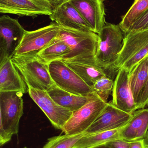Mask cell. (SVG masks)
Segmentation results:
<instances>
[{
  "label": "cell",
  "instance_id": "obj_1",
  "mask_svg": "<svg viewBox=\"0 0 148 148\" xmlns=\"http://www.w3.org/2000/svg\"><path fill=\"white\" fill-rule=\"evenodd\" d=\"M58 36L70 48L69 53L61 60L76 61L98 66L95 59L99 42L97 34L61 27Z\"/></svg>",
  "mask_w": 148,
  "mask_h": 148
},
{
  "label": "cell",
  "instance_id": "obj_2",
  "mask_svg": "<svg viewBox=\"0 0 148 148\" xmlns=\"http://www.w3.org/2000/svg\"><path fill=\"white\" fill-rule=\"evenodd\" d=\"M23 94L0 92V145L11 140L19 132V123L23 114Z\"/></svg>",
  "mask_w": 148,
  "mask_h": 148
},
{
  "label": "cell",
  "instance_id": "obj_3",
  "mask_svg": "<svg viewBox=\"0 0 148 148\" xmlns=\"http://www.w3.org/2000/svg\"><path fill=\"white\" fill-rule=\"evenodd\" d=\"M122 48L110 71L118 72L121 69L129 73L148 56V29L125 34Z\"/></svg>",
  "mask_w": 148,
  "mask_h": 148
},
{
  "label": "cell",
  "instance_id": "obj_4",
  "mask_svg": "<svg viewBox=\"0 0 148 148\" xmlns=\"http://www.w3.org/2000/svg\"><path fill=\"white\" fill-rule=\"evenodd\" d=\"M120 25L106 23L99 34L96 62L104 71L111 70L122 48L124 37Z\"/></svg>",
  "mask_w": 148,
  "mask_h": 148
},
{
  "label": "cell",
  "instance_id": "obj_5",
  "mask_svg": "<svg viewBox=\"0 0 148 148\" xmlns=\"http://www.w3.org/2000/svg\"><path fill=\"white\" fill-rule=\"evenodd\" d=\"M11 60L28 87L47 91L55 84L49 71L48 65L36 57L14 56Z\"/></svg>",
  "mask_w": 148,
  "mask_h": 148
},
{
  "label": "cell",
  "instance_id": "obj_6",
  "mask_svg": "<svg viewBox=\"0 0 148 148\" xmlns=\"http://www.w3.org/2000/svg\"><path fill=\"white\" fill-rule=\"evenodd\" d=\"M107 103L94 92L86 104L73 112L61 131L69 135L86 132L101 114Z\"/></svg>",
  "mask_w": 148,
  "mask_h": 148
},
{
  "label": "cell",
  "instance_id": "obj_7",
  "mask_svg": "<svg viewBox=\"0 0 148 148\" xmlns=\"http://www.w3.org/2000/svg\"><path fill=\"white\" fill-rule=\"evenodd\" d=\"M61 27L56 23L34 31L26 30L14 56L36 57L59 34Z\"/></svg>",
  "mask_w": 148,
  "mask_h": 148
},
{
  "label": "cell",
  "instance_id": "obj_8",
  "mask_svg": "<svg viewBox=\"0 0 148 148\" xmlns=\"http://www.w3.org/2000/svg\"><path fill=\"white\" fill-rule=\"evenodd\" d=\"M48 69L53 82L62 89L74 95L85 96L94 92L91 87L62 61L52 62L48 65Z\"/></svg>",
  "mask_w": 148,
  "mask_h": 148
},
{
  "label": "cell",
  "instance_id": "obj_9",
  "mask_svg": "<svg viewBox=\"0 0 148 148\" xmlns=\"http://www.w3.org/2000/svg\"><path fill=\"white\" fill-rule=\"evenodd\" d=\"M26 30L16 19L8 16L0 18V63L11 59Z\"/></svg>",
  "mask_w": 148,
  "mask_h": 148
},
{
  "label": "cell",
  "instance_id": "obj_10",
  "mask_svg": "<svg viewBox=\"0 0 148 148\" xmlns=\"http://www.w3.org/2000/svg\"><path fill=\"white\" fill-rule=\"evenodd\" d=\"M28 88L30 96L43 111L54 127L62 130L73 114V111L56 102L47 91L33 88L30 86Z\"/></svg>",
  "mask_w": 148,
  "mask_h": 148
},
{
  "label": "cell",
  "instance_id": "obj_11",
  "mask_svg": "<svg viewBox=\"0 0 148 148\" xmlns=\"http://www.w3.org/2000/svg\"><path fill=\"white\" fill-rule=\"evenodd\" d=\"M53 10L49 0H0L1 14L36 17L50 16Z\"/></svg>",
  "mask_w": 148,
  "mask_h": 148
},
{
  "label": "cell",
  "instance_id": "obj_12",
  "mask_svg": "<svg viewBox=\"0 0 148 148\" xmlns=\"http://www.w3.org/2000/svg\"><path fill=\"white\" fill-rule=\"evenodd\" d=\"M133 114L119 109L111 102H107L101 114L85 133L94 134L119 129L128 123Z\"/></svg>",
  "mask_w": 148,
  "mask_h": 148
},
{
  "label": "cell",
  "instance_id": "obj_13",
  "mask_svg": "<svg viewBox=\"0 0 148 148\" xmlns=\"http://www.w3.org/2000/svg\"><path fill=\"white\" fill-rule=\"evenodd\" d=\"M129 73L124 69L117 72L112 91V104L119 109L133 114L138 109L129 83Z\"/></svg>",
  "mask_w": 148,
  "mask_h": 148
},
{
  "label": "cell",
  "instance_id": "obj_14",
  "mask_svg": "<svg viewBox=\"0 0 148 148\" xmlns=\"http://www.w3.org/2000/svg\"><path fill=\"white\" fill-rule=\"evenodd\" d=\"M49 16L61 27L82 32L92 31L81 15L69 1L64 2L55 8Z\"/></svg>",
  "mask_w": 148,
  "mask_h": 148
},
{
  "label": "cell",
  "instance_id": "obj_15",
  "mask_svg": "<svg viewBox=\"0 0 148 148\" xmlns=\"http://www.w3.org/2000/svg\"><path fill=\"white\" fill-rule=\"evenodd\" d=\"M94 33L98 34L105 26V10L101 0H70Z\"/></svg>",
  "mask_w": 148,
  "mask_h": 148
},
{
  "label": "cell",
  "instance_id": "obj_16",
  "mask_svg": "<svg viewBox=\"0 0 148 148\" xmlns=\"http://www.w3.org/2000/svg\"><path fill=\"white\" fill-rule=\"evenodd\" d=\"M0 92H28V85L11 59L0 63Z\"/></svg>",
  "mask_w": 148,
  "mask_h": 148
},
{
  "label": "cell",
  "instance_id": "obj_17",
  "mask_svg": "<svg viewBox=\"0 0 148 148\" xmlns=\"http://www.w3.org/2000/svg\"><path fill=\"white\" fill-rule=\"evenodd\" d=\"M148 130V109H141L134 112L129 121L122 128L120 139L133 141L145 139Z\"/></svg>",
  "mask_w": 148,
  "mask_h": 148
},
{
  "label": "cell",
  "instance_id": "obj_18",
  "mask_svg": "<svg viewBox=\"0 0 148 148\" xmlns=\"http://www.w3.org/2000/svg\"><path fill=\"white\" fill-rule=\"evenodd\" d=\"M148 81V56L136 65L129 75V87L138 110L142 95Z\"/></svg>",
  "mask_w": 148,
  "mask_h": 148
},
{
  "label": "cell",
  "instance_id": "obj_19",
  "mask_svg": "<svg viewBox=\"0 0 148 148\" xmlns=\"http://www.w3.org/2000/svg\"><path fill=\"white\" fill-rule=\"evenodd\" d=\"M47 91L56 102L73 112L86 104L94 93L87 96L77 95L62 89L55 84Z\"/></svg>",
  "mask_w": 148,
  "mask_h": 148
},
{
  "label": "cell",
  "instance_id": "obj_20",
  "mask_svg": "<svg viewBox=\"0 0 148 148\" xmlns=\"http://www.w3.org/2000/svg\"><path fill=\"white\" fill-rule=\"evenodd\" d=\"M61 60L76 73L87 85L92 88L98 80L108 77L106 72L99 66L76 61Z\"/></svg>",
  "mask_w": 148,
  "mask_h": 148
},
{
  "label": "cell",
  "instance_id": "obj_21",
  "mask_svg": "<svg viewBox=\"0 0 148 148\" xmlns=\"http://www.w3.org/2000/svg\"><path fill=\"white\" fill-rule=\"evenodd\" d=\"M70 52L69 47L57 36L37 53L36 57L43 63L49 65L52 62L61 60Z\"/></svg>",
  "mask_w": 148,
  "mask_h": 148
},
{
  "label": "cell",
  "instance_id": "obj_22",
  "mask_svg": "<svg viewBox=\"0 0 148 148\" xmlns=\"http://www.w3.org/2000/svg\"><path fill=\"white\" fill-rule=\"evenodd\" d=\"M122 128L104 132L86 134L72 148L89 147L120 139V132Z\"/></svg>",
  "mask_w": 148,
  "mask_h": 148
},
{
  "label": "cell",
  "instance_id": "obj_23",
  "mask_svg": "<svg viewBox=\"0 0 148 148\" xmlns=\"http://www.w3.org/2000/svg\"><path fill=\"white\" fill-rule=\"evenodd\" d=\"M148 11V0H135L119 24L123 32L127 33L136 21Z\"/></svg>",
  "mask_w": 148,
  "mask_h": 148
},
{
  "label": "cell",
  "instance_id": "obj_24",
  "mask_svg": "<svg viewBox=\"0 0 148 148\" xmlns=\"http://www.w3.org/2000/svg\"><path fill=\"white\" fill-rule=\"evenodd\" d=\"M86 134L85 132L74 135L64 134L50 137L42 148H72Z\"/></svg>",
  "mask_w": 148,
  "mask_h": 148
},
{
  "label": "cell",
  "instance_id": "obj_25",
  "mask_svg": "<svg viewBox=\"0 0 148 148\" xmlns=\"http://www.w3.org/2000/svg\"><path fill=\"white\" fill-rule=\"evenodd\" d=\"M114 81L108 77L98 80L92 87L94 91L103 100L107 102L109 95L113 91Z\"/></svg>",
  "mask_w": 148,
  "mask_h": 148
},
{
  "label": "cell",
  "instance_id": "obj_26",
  "mask_svg": "<svg viewBox=\"0 0 148 148\" xmlns=\"http://www.w3.org/2000/svg\"><path fill=\"white\" fill-rule=\"evenodd\" d=\"M147 29H148V11L136 21L130 27L128 33Z\"/></svg>",
  "mask_w": 148,
  "mask_h": 148
},
{
  "label": "cell",
  "instance_id": "obj_27",
  "mask_svg": "<svg viewBox=\"0 0 148 148\" xmlns=\"http://www.w3.org/2000/svg\"><path fill=\"white\" fill-rule=\"evenodd\" d=\"M112 148H130V142L122 139H116L107 143Z\"/></svg>",
  "mask_w": 148,
  "mask_h": 148
},
{
  "label": "cell",
  "instance_id": "obj_28",
  "mask_svg": "<svg viewBox=\"0 0 148 148\" xmlns=\"http://www.w3.org/2000/svg\"><path fill=\"white\" fill-rule=\"evenodd\" d=\"M147 106H148V81L142 95L140 104V109L144 108L145 107Z\"/></svg>",
  "mask_w": 148,
  "mask_h": 148
},
{
  "label": "cell",
  "instance_id": "obj_29",
  "mask_svg": "<svg viewBox=\"0 0 148 148\" xmlns=\"http://www.w3.org/2000/svg\"><path fill=\"white\" fill-rule=\"evenodd\" d=\"M130 148H146L145 139L130 141Z\"/></svg>",
  "mask_w": 148,
  "mask_h": 148
},
{
  "label": "cell",
  "instance_id": "obj_30",
  "mask_svg": "<svg viewBox=\"0 0 148 148\" xmlns=\"http://www.w3.org/2000/svg\"><path fill=\"white\" fill-rule=\"evenodd\" d=\"M54 9L61 4L63 0H49Z\"/></svg>",
  "mask_w": 148,
  "mask_h": 148
},
{
  "label": "cell",
  "instance_id": "obj_31",
  "mask_svg": "<svg viewBox=\"0 0 148 148\" xmlns=\"http://www.w3.org/2000/svg\"><path fill=\"white\" fill-rule=\"evenodd\" d=\"M145 140L148 143V131L147 133V135H146V138H145Z\"/></svg>",
  "mask_w": 148,
  "mask_h": 148
},
{
  "label": "cell",
  "instance_id": "obj_32",
  "mask_svg": "<svg viewBox=\"0 0 148 148\" xmlns=\"http://www.w3.org/2000/svg\"><path fill=\"white\" fill-rule=\"evenodd\" d=\"M70 1V0H63L61 2V3H63L64 2L67 1ZM101 1H102L103 2L104 1H105V0H101Z\"/></svg>",
  "mask_w": 148,
  "mask_h": 148
},
{
  "label": "cell",
  "instance_id": "obj_33",
  "mask_svg": "<svg viewBox=\"0 0 148 148\" xmlns=\"http://www.w3.org/2000/svg\"><path fill=\"white\" fill-rule=\"evenodd\" d=\"M146 148H148V143L147 142H146Z\"/></svg>",
  "mask_w": 148,
  "mask_h": 148
},
{
  "label": "cell",
  "instance_id": "obj_34",
  "mask_svg": "<svg viewBox=\"0 0 148 148\" xmlns=\"http://www.w3.org/2000/svg\"><path fill=\"white\" fill-rule=\"evenodd\" d=\"M23 148H27V147H24Z\"/></svg>",
  "mask_w": 148,
  "mask_h": 148
}]
</instances>
